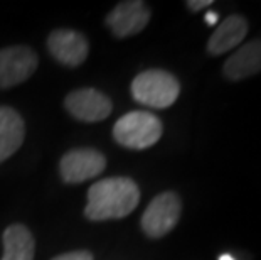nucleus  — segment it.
Returning a JSON list of instances; mask_svg holds the SVG:
<instances>
[{"label":"nucleus","instance_id":"nucleus-1","mask_svg":"<svg viewBox=\"0 0 261 260\" xmlns=\"http://www.w3.org/2000/svg\"><path fill=\"white\" fill-rule=\"evenodd\" d=\"M140 203V190L130 178H108L90 186L85 215L91 221L125 218Z\"/></svg>","mask_w":261,"mask_h":260},{"label":"nucleus","instance_id":"nucleus-2","mask_svg":"<svg viewBox=\"0 0 261 260\" xmlns=\"http://www.w3.org/2000/svg\"><path fill=\"white\" fill-rule=\"evenodd\" d=\"M162 122L157 115L142 112V110L125 113L123 117L116 120L113 127L115 140L120 146L126 149H135V151L155 146L162 137Z\"/></svg>","mask_w":261,"mask_h":260},{"label":"nucleus","instance_id":"nucleus-3","mask_svg":"<svg viewBox=\"0 0 261 260\" xmlns=\"http://www.w3.org/2000/svg\"><path fill=\"white\" fill-rule=\"evenodd\" d=\"M180 85L174 75L164 69H148L132 81V97L150 108H167L177 100Z\"/></svg>","mask_w":261,"mask_h":260},{"label":"nucleus","instance_id":"nucleus-4","mask_svg":"<svg viewBox=\"0 0 261 260\" xmlns=\"http://www.w3.org/2000/svg\"><path fill=\"white\" fill-rule=\"evenodd\" d=\"M182 203L175 193H162L155 196L142 215V230L150 239L165 237L175 228L180 218Z\"/></svg>","mask_w":261,"mask_h":260},{"label":"nucleus","instance_id":"nucleus-5","mask_svg":"<svg viewBox=\"0 0 261 260\" xmlns=\"http://www.w3.org/2000/svg\"><path fill=\"white\" fill-rule=\"evenodd\" d=\"M107 168V159L99 151L90 147L73 149L66 152L59 162V173L64 182L77 184L101 174Z\"/></svg>","mask_w":261,"mask_h":260},{"label":"nucleus","instance_id":"nucleus-6","mask_svg":"<svg viewBox=\"0 0 261 260\" xmlns=\"http://www.w3.org/2000/svg\"><path fill=\"white\" fill-rule=\"evenodd\" d=\"M37 54L29 46L0 49V88H12L29 80L37 69Z\"/></svg>","mask_w":261,"mask_h":260},{"label":"nucleus","instance_id":"nucleus-7","mask_svg":"<svg viewBox=\"0 0 261 260\" xmlns=\"http://www.w3.org/2000/svg\"><path fill=\"white\" fill-rule=\"evenodd\" d=\"M66 110L81 122H101L112 113V100L94 88H80L64 100Z\"/></svg>","mask_w":261,"mask_h":260},{"label":"nucleus","instance_id":"nucleus-8","mask_svg":"<svg viewBox=\"0 0 261 260\" xmlns=\"http://www.w3.org/2000/svg\"><path fill=\"white\" fill-rule=\"evenodd\" d=\"M150 20V7L140 0L116 4L107 15V26L116 37H128L142 32Z\"/></svg>","mask_w":261,"mask_h":260},{"label":"nucleus","instance_id":"nucleus-9","mask_svg":"<svg viewBox=\"0 0 261 260\" xmlns=\"http://www.w3.org/2000/svg\"><path fill=\"white\" fill-rule=\"evenodd\" d=\"M47 48L53 58L61 64L76 68L83 64L90 53V44L81 32L71 29H56L47 37Z\"/></svg>","mask_w":261,"mask_h":260},{"label":"nucleus","instance_id":"nucleus-10","mask_svg":"<svg viewBox=\"0 0 261 260\" xmlns=\"http://www.w3.org/2000/svg\"><path fill=\"white\" fill-rule=\"evenodd\" d=\"M261 71V39L244 44L224 63L226 78L240 81Z\"/></svg>","mask_w":261,"mask_h":260},{"label":"nucleus","instance_id":"nucleus-11","mask_svg":"<svg viewBox=\"0 0 261 260\" xmlns=\"http://www.w3.org/2000/svg\"><path fill=\"white\" fill-rule=\"evenodd\" d=\"M248 34V20L241 15H229L226 20H223L211 36L207 42V51L213 56H219L232 48L240 46L244 36Z\"/></svg>","mask_w":261,"mask_h":260},{"label":"nucleus","instance_id":"nucleus-12","mask_svg":"<svg viewBox=\"0 0 261 260\" xmlns=\"http://www.w3.org/2000/svg\"><path fill=\"white\" fill-rule=\"evenodd\" d=\"M25 135V125L17 110L0 107V162L20 149Z\"/></svg>","mask_w":261,"mask_h":260},{"label":"nucleus","instance_id":"nucleus-13","mask_svg":"<svg viewBox=\"0 0 261 260\" xmlns=\"http://www.w3.org/2000/svg\"><path fill=\"white\" fill-rule=\"evenodd\" d=\"M2 260H34L36 240L31 230L22 223L9 225L4 231Z\"/></svg>","mask_w":261,"mask_h":260},{"label":"nucleus","instance_id":"nucleus-14","mask_svg":"<svg viewBox=\"0 0 261 260\" xmlns=\"http://www.w3.org/2000/svg\"><path fill=\"white\" fill-rule=\"evenodd\" d=\"M53 260H93V253L88 250H74L68 253H61Z\"/></svg>","mask_w":261,"mask_h":260},{"label":"nucleus","instance_id":"nucleus-15","mask_svg":"<svg viewBox=\"0 0 261 260\" xmlns=\"http://www.w3.org/2000/svg\"><path fill=\"white\" fill-rule=\"evenodd\" d=\"M213 5V0H189L187 7L192 10V12H197V10H202L204 7H211Z\"/></svg>","mask_w":261,"mask_h":260},{"label":"nucleus","instance_id":"nucleus-16","mask_svg":"<svg viewBox=\"0 0 261 260\" xmlns=\"http://www.w3.org/2000/svg\"><path fill=\"white\" fill-rule=\"evenodd\" d=\"M218 19H219L218 12H207V14H205V22H207L209 26L218 24Z\"/></svg>","mask_w":261,"mask_h":260},{"label":"nucleus","instance_id":"nucleus-17","mask_svg":"<svg viewBox=\"0 0 261 260\" xmlns=\"http://www.w3.org/2000/svg\"><path fill=\"white\" fill-rule=\"evenodd\" d=\"M219 260H236V258L231 253H223V255H219Z\"/></svg>","mask_w":261,"mask_h":260}]
</instances>
